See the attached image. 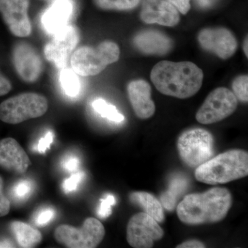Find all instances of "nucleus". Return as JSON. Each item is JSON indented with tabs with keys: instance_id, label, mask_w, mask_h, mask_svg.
<instances>
[{
	"instance_id": "1",
	"label": "nucleus",
	"mask_w": 248,
	"mask_h": 248,
	"mask_svg": "<svg viewBox=\"0 0 248 248\" xmlns=\"http://www.w3.org/2000/svg\"><path fill=\"white\" fill-rule=\"evenodd\" d=\"M151 78L156 89L165 95L187 99L202 88L203 73L192 62L161 61L153 67Z\"/></svg>"
},
{
	"instance_id": "2",
	"label": "nucleus",
	"mask_w": 248,
	"mask_h": 248,
	"mask_svg": "<svg viewBox=\"0 0 248 248\" xmlns=\"http://www.w3.org/2000/svg\"><path fill=\"white\" fill-rule=\"evenodd\" d=\"M232 203L231 192L224 187H214L203 193L186 196L178 205L177 216L187 225L217 223L228 215Z\"/></svg>"
},
{
	"instance_id": "3",
	"label": "nucleus",
	"mask_w": 248,
	"mask_h": 248,
	"mask_svg": "<svg viewBox=\"0 0 248 248\" xmlns=\"http://www.w3.org/2000/svg\"><path fill=\"white\" fill-rule=\"evenodd\" d=\"M248 153L235 149L217 155L196 169L198 182L210 185L227 184L247 177Z\"/></svg>"
},
{
	"instance_id": "4",
	"label": "nucleus",
	"mask_w": 248,
	"mask_h": 248,
	"mask_svg": "<svg viewBox=\"0 0 248 248\" xmlns=\"http://www.w3.org/2000/svg\"><path fill=\"white\" fill-rule=\"evenodd\" d=\"M120 56L119 46L111 41H104L95 48L81 46L72 54L73 71L81 77L99 75L108 65L118 61Z\"/></svg>"
},
{
	"instance_id": "5",
	"label": "nucleus",
	"mask_w": 248,
	"mask_h": 248,
	"mask_svg": "<svg viewBox=\"0 0 248 248\" xmlns=\"http://www.w3.org/2000/svg\"><path fill=\"white\" fill-rule=\"evenodd\" d=\"M48 99L35 93H24L10 97L0 104V120L9 124L22 123L45 115Z\"/></svg>"
},
{
	"instance_id": "6",
	"label": "nucleus",
	"mask_w": 248,
	"mask_h": 248,
	"mask_svg": "<svg viewBox=\"0 0 248 248\" xmlns=\"http://www.w3.org/2000/svg\"><path fill=\"white\" fill-rule=\"evenodd\" d=\"M177 148L184 164L190 168H197L213 155V135L203 128L186 130L178 139Z\"/></svg>"
},
{
	"instance_id": "7",
	"label": "nucleus",
	"mask_w": 248,
	"mask_h": 248,
	"mask_svg": "<svg viewBox=\"0 0 248 248\" xmlns=\"http://www.w3.org/2000/svg\"><path fill=\"white\" fill-rule=\"evenodd\" d=\"M106 231L102 223L93 217L85 220L81 228L61 225L55 229V239L69 248H94L102 242Z\"/></svg>"
},
{
	"instance_id": "8",
	"label": "nucleus",
	"mask_w": 248,
	"mask_h": 248,
	"mask_svg": "<svg viewBox=\"0 0 248 248\" xmlns=\"http://www.w3.org/2000/svg\"><path fill=\"white\" fill-rule=\"evenodd\" d=\"M238 99L226 88H218L212 91L197 111L196 119L202 124L221 122L234 113Z\"/></svg>"
},
{
	"instance_id": "9",
	"label": "nucleus",
	"mask_w": 248,
	"mask_h": 248,
	"mask_svg": "<svg viewBox=\"0 0 248 248\" xmlns=\"http://www.w3.org/2000/svg\"><path fill=\"white\" fill-rule=\"evenodd\" d=\"M164 234L158 222L145 213L134 215L127 226V241L135 248H152L155 241L162 239Z\"/></svg>"
},
{
	"instance_id": "10",
	"label": "nucleus",
	"mask_w": 248,
	"mask_h": 248,
	"mask_svg": "<svg viewBox=\"0 0 248 248\" xmlns=\"http://www.w3.org/2000/svg\"><path fill=\"white\" fill-rule=\"evenodd\" d=\"M52 35L45 46V58L57 68L63 69L79 43V32L75 26L68 24Z\"/></svg>"
},
{
	"instance_id": "11",
	"label": "nucleus",
	"mask_w": 248,
	"mask_h": 248,
	"mask_svg": "<svg viewBox=\"0 0 248 248\" xmlns=\"http://www.w3.org/2000/svg\"><path fill=\"white\" fill-rule=\"evenodd\" d=\"M30 0H0V14L10 32L17 37H27L32 32L29 16Z\"/></svg>"
},
{
	"instance_id": "12",
	"label": "nucleus",
	"mask_w": 248,
	"mask_h": 248,
	"mask_svg": "<svg viewBox=\"0 0 248 248\" xmlns=\"http://www.w3.org/2000/svg\"><path fill=\"white\" fill-rule=\"evenodd\" d=\"M12 60L19 78L27 83L35 82L43 71L40 54L27 42H19L13 49Z\"/></svg>"
},
{
	"instance_id": "13",
	"label": "nucleus",
	"mask_w": 248,
	"mask_h": 248,
	"mask_svg": "<svg viewBox=\"0 0 248 248\" xmlns=\"http://www.w3.org/2000/svg\"><path fill=\"white\" fill-rule=\"evenodd\" d=\"M201 46L222 60L231 58L237 48V42L231 31L224 28L205 29L198 36Z\"/></svg>"
},
{
	"instance_id": "14",
	"label": "nucleus",
	"mask_w": 248,
	"mask_h": 248,
	"mask_svg": "<svg viewBox=\"0 0 248 248\" xmlns=\"http://www.w3.org/2000/svg\"><path fill=\"white\" fill-rule=\"evenodd\" d=\"M140 17L147 24L166 27H174L180 21L177 9L166 0H143Z\"/></svg>"
},
{
	"instance_id": "15",
	"label": "nucleus",
	"mask_w": 248,
	"mask_h": 248,
	"mask_svg": "<svg viewBox=\"0 0 248 248\" xmlns=\"http://www.w3.org/2000/svg\"><path fill=\"white\" fill-rule=\"evenodd\" d=\"M31 165L27 153L15 139L0 140V167L14 174H23Z\"/></svg>"
},
{
	"instance_id": "16",
	"label": "nucleus",
	"mask_w": 248,
	"mask_h": 248,
	"mask_svg": "<svg viewBox=\"0 0 248 248\" xmlns=\"http://www.w3.org/2000/svg\"><path fill=\"white\" fill-rule=\"evenodd\" d=\"M129 100L134 112L141 120H146L154 115L156 107L151 99V87L144 80H134L129 83Z\"/></svg>"
},
{
	"instance_id": "17",
	"label": "nucleus",
	"mask_w": 248,
	"mask_h": 248,
	"mask_svg": "<svg viewBox=\"0 0 248 248\" xmlns=\"http://www.w3.org/2000/svg\"><path fill=\"white\" fill-rule=\"evenodd\" d=\"M73 11L74 6L71 0H55L42 15V26L48 33L53 35L68 25Z\"/></svg>"
},
{
	"instance_id": "18",
	"label": "nucleus",
	"mask_w": 248,
	"mask_h": 248,
	"mask_svg": "<svg viewBox=\"0 0 248 248\" xmlns=\"http://www.w3.org/2000/svg\"><path fill=\"white\" fill-rule=\"evenodd\" d=\"M134 43L139 50L149 55H165L172 47L170 39L156 31H142L135 37Z\"/></svg>"
},
{
	"instance_id": "19",
	"label": "nucleus",
	"mask_w": 248,
	"mask_h": 248,
	"mask_svg": "<svg viewBox=\"0 0 248 248\" xmlns=\"http://www.w3.org/2000/svg\"><path fill=\"white\" fill-rule=\"evenodd\" d=\"M18 245L21 248H34L42 241L40 231L24 222L16 221L10 225Z\"/></svg>"
},
{
	"instance_id": "20",
	"label": "nucleus",
	"mask_w": 248,
	"mask_h": 248,
	"mask_svg": "<svg viewBox=\"0 0 248 248\" xmlns=\"http://www.w3.org/2000/svg\"><path fill=\"white\" fill-rule=\"evenodd\" d=\"M130 200L138 204L158 223L164 221V213L162 204L152 194L146 192H135L130 195Z\"/></svg>"
},
{
	"instance_id": "21",
	"label": "nucleus",
	"mask_w": 248,
	"mask_h": 248,
	"mask_svg": "<svg viewBox=\"0 0 248 248\" xmlns=\"http://www.w3.org/2000/svg\"><path fill=\"white\" fill-rule=\"evenodd\" d=\"M187 182L184 178H174L170 184L169 189L161 197L163 205L167 210L172 211L175 207L179 195L186 190Z\"/></svg>"
},
{
	"instance_id": "22",
	"label": "nucleus",
	"mask_w": 248,
	"mask_h": 248,
	"mask_svg": "<svg viewBox=\"0 0 248 248\" xmlns=\"http://www.w3.org/2000/svg\"><path fill=\"white\" fill-rule=\"evenodd\" d=\"M60 81L63 92L68 97H76L81 91V83L78 75L73 69L63 68L60 73Z\"/></svg>"
},
{
	"instance_id": "23",
	"label": "nucleus",
	"mask_w": 248,
	"mask_h": 248,
	"mask_svg": "<svg viewBox=\"0 0 248 248\" xmlns=\"http://www.w3.org/2000/svg\"><path fill=\"white\" fill-rule=\"evenodd\" d=\"M93 108L103 118L107 119L111 122L120 123L124 120V116L122 115L115 106L108 104L103 99H97L92 104Z\"/></svg>"
},
{
	"instance_id": "24",
	"label": "nucleus",
	"mask_w": 248,
	"mask_h": 248,
	"mask_svg": "<svg viewBox=\"0 0 248 248\" xmlns=\"http://www.w3.org/2000/svg\"><path fill=\"white\" fill-rule=\"evenodd\" d=\"M141 0H93L94 4L104 11H128L135 9Z\"/></svg>"
},
{
	"instance_id": "25",
	"label": "nucleus",
	"mask_w": 248,
	"mask_h": 248,
	"mask_svg": "<svg viewBox=\"0 0 248 248\" xmlns=\"http://www.w3.org/2000/svg\"><path fill=\"white\" fill-rule=\"evenodd\" d=\"M34 185L29 179H22L16 183L11 190V196L15 201L22 202L29 198Z\"/></svg>"
},
{
	"instance_id": "26",
	"label": "nucleus",
	"mask_w": 248,
	"mask_h": 248,
	"mask_svg": "<svg viewBox=\"0 0 248 248\" xmlns=\"http://www.w3.org/2000/svg\"><path fill=\"white\" fill-rule=\"evenodd\" d=\"M248 77L241 76L237 77L232 83L233 93L237 99L243 102L248 100Z\"/></svg>"
},
{
	"instance_id": "27",
	"label": "nucleus",
	"mask_w": 248,
	"mask_h": 248,
	"mask_svg": "<svg viewBox=\"0 0 248 248\" xmlns=\"http://www.w3.org/2000/svg\"><path fill=\"white\" fill-rule=\"evenodd\" d=\"M55 217V211L53 208H44L40 209L34 216V223L36 226L43 227L48 224L54 217Z\"/></svg>"
},
{
	"instance_id": "28",
	"label": "nucleus",
	"mask_w": 248,
	"mask_h": 248,
	"mask_svg": "<svg viewBox=\"0 0 248 248\" xmlns=\"http://www.w3.org/2000/svg\"><path fill=\"white\" fill-rule=\"evenodd\" d=\"M85 173L84 172H77L73 174L62 184V189L66 194L70 193L78 189V185L84 179Z\"/></svg>"
},
{
	"instance_id": "29",
	"label": "nucleus",
	"mask_w": 248,
	"mask_h": 248,
	"mask_svg": "<svg viewBox=\"0 0 248 248\" xmlns=\"http://www.w3.org/2000/svg\"><path fill=\"white\" fill-rule=\"evenodd\" d=\"M115 197L112 195H107L105 199L101 200L100 205L97 209V215L100 218H106L112 213V206L115 205Z\"/></svg>"
},
{
	"instance_id": "30",
	"label": "nucleus",
	"mask_w": 248,
	"mask_h": 248,
	"mask_svg": "<svg viewBox=\"0 0 248 248\" xmlns=\"http://www.w3.org/2000/svg\"><path fill=\"white\" fill-rule=\"evenodd\" d=\"M79 159L74 155H68L62 160V166L67 172H74L79 166Z\"/></svg>"
},
{
	"instance_id": "31",
	"label": "nucleus",
	"mask_w": 248,
	"mask_h": 248,
	"mask_svg": "<svg viewBox=\"0 0 248 248\" xmlns=\"http://www.w3.org/2000/svg\"><path fill=\"white\" fill-rule=\"evenodd\" d=\"M3 186H4V182L2 178L0 177V217L7 215L11 209L10 201L3 192Z\"/></svg>"
},
{
	"instance_id": "32",
	"label": "nucleus",
	"mask_w": 248,
	"mask_h": 248,
	"mask_svg": "<svg viewBox=\"0 0 248 248\" xmlns=\"http://www.w3.org/2000/svg\"><path fill=\"white\" fill-rule=\"evenodd\" d=\"M53 142V134L51 131L47 132L44 138H41L37 144V151L40 153H45L50 149V145Z\"/></svg>"
},
{
	"instance_id": "33",
	"label": "nucleus",
	"mask_w": 248,
	"mask_h": 248,
	"mask_svg": "<svg viewBox=\"0 0 248 248\" xmlns=\"http://www.w3.org/2000/svg\"><path fill=\"white\" fill-rule=\"evenodd\" d=\"M190 0H168L178 11L184 15L187 14L190 9Z\"/></svg>"
},
{
	"instance_id": "34",
	"label": "nucleus",
	"mask_w": 248,
	"mask_h": 248,
	"mask_svg": "<svg viewBox=\"0 0 248 248\" xmlns=\"http://www.w3.org/2000/svg\"><path fill=\"white\" fill-rule=\"evenodd\" d=\"M12 89V84L7 78L0 73V97L8 94Z\"/></svg>"
},
{
	"instance_id": "35",
	"label": "nucleus",
	"mask_w": 248,
	"mask_h": 248,
	"mask_svg": "<svg viewBox=\"0 0 248 248\" xmlns=\"http://www.w3.org/2000/svg\"><path fill=\"white\" fill-rule=\"evenodd\" d=\"M205 245L198 240H189L182 244L178 245L177 248H203Z\"/></svg>"
},
{
	"instance_id": "36",
	"label": "nucleus",
	"mask_w": 248,
	"mask_h": 248,
	"mask_svg": "<svg viewBox=\"0 0 248 248\" xmlns=\"http://www.w3.org/2000/svg\"><path fill=\"white\" fill-rule=\"evenodd\" d=\"M201 6L203 8L210 7L213 6L217 0H197Z\"/></svg>"
},
{
	"instance_id": "37",
	"label": "nucleus",
	"mask_w": 248,
	"mask_h": 248,
	"mask_svg": "<svg viewBox=\"0 0 248 248\" xmlns=\"http://www.w3.org/2000/svg\"><path fill=\"white\" fill-rule=\"evenodd\" d=\"M15 247L14 244L9 239H3L0 241V248Z\"/></svg>"
},
{
	"instance_id": "38",
	"label": "nucleus",
	"mask_w": 248,
	"mask_h": 248,
	"mask_svg": "<svg viewBox=\"0 0 248 248\" xmlns=\"http://www.w3.org/2000/svg\"><path fill=\"white\" fill-rule=\"evenodd\" d=\"M248 37L245 39L244 42V46H243V48H244V51L245 55H246V57L248 56Z\"/></svg>"
}]
</instances>
